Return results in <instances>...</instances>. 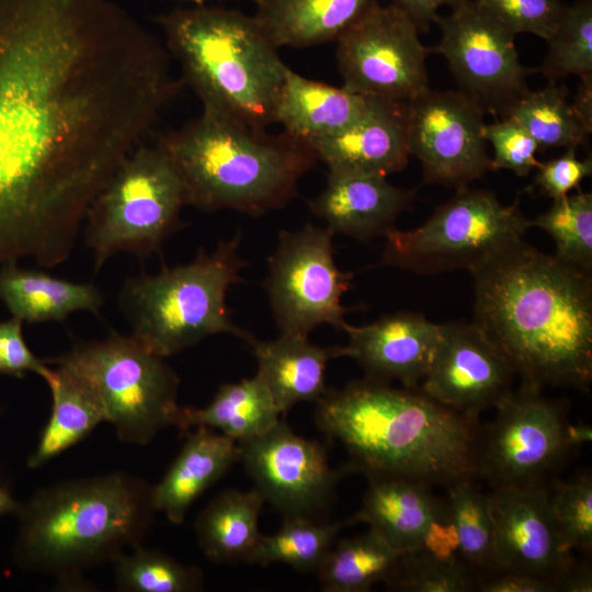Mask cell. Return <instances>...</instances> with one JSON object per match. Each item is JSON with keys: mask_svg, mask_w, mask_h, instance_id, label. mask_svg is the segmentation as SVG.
<instances>
[{"mask_svg": "<svg viewBox=\"0 0 592 592\" xmlns=\"http://www.w3.org/2000/svg\"><path fill=\"white\" fill-rule=\"evenodd\" d=\"M111 0H0V265L54 267L183 82Z\"/></svg>", "mask_w": 592, "mask_h": 592, "instance_id": "cell-1", "label": "cell"}, {"mask_svg": "<svg viewBox=\"0 0 592 592\" xmlns=\"http://www.w3.org/2000/svg\"><path fill=\"white\" fill-rule=\"evenodd\" d=\"M474 323L497 345L521 387L592 382V270L515 240L469 270Z\"/></svg>", "mask_w": 592, "mask_h": 592, "instance_id": "cell-2", "label": "cell"}, {"mask_svg": "<svg viewBox=\"0 0 592 592\" xmlns=\"http://www.w3.org/2000/svg\"><path fill=\"white\" fill-rule=\"evenodd\" d=\"M315 423L348 452L350 473L399 476L444 489L478 478L481 424L420 388L363 378L316 402Z\"/></svg>", "mask_w": 592, "mask_h": 592, "instance_id": "cell-3", "label": "cell"}, {"mask_svg": "<svg viewBox=\"0 0 592 592\" xmlns=\"http://www.w3.org/2000/svg\"><path fill=\"white\" fill-rule=\"evenodd\" d=\"M156 512L152 485L123 471L47 486L21 503L15 563L91 591L84 572L141 545Z\"/></svg>", "mask_w": 592, "mask_h": 592, "instance_id": "cell-4", "label": "cell"}, {"mask_svg": "<svg viewBox=\"0 0 592 592\" xmlns=\"http://www.w3.org/2000/svg\"><path fill=\"white\" fill-rule=\"evenodd\" d=\"M179 174L186 205L262 215L282 207L318 161L310 145L203 111L156 145Z\"/></svg>", "mask_w": 592, "mask_h": 592, "instance_id": "cell-5", "label": "cell"}, {"mask_svg": "<svg viewBox=\"0 0 592 592\" xmlns=\"http://www.w3.org/2000/svg\"><path fill=\"white\" fill-rule=\"evenodd\" d=\"M183 82L203 111L265 129L275 123L288 67L254 16L240 12L178 9L159 19Z\"/></svg>", "mask_w": 592, "mask_h": 592, "instance_id": "cell-6", "label": "cell"}, {"mask_svg": "<svg viewBox=\"0 0 592 592\" xmlns=\"http://www.w3.org/2000/svg\"><path fill=\"white\" fill-rule=\"evenodd\" d=\"M239 241L237 235L186 264L128 277L118 305L130 335L164 358L213 334H231L249 343L253 337L234 323L226 305L227 292L241 280L244 265Z\"/></svg>", "mask_w": 592, "mask_h": 592, "instance_id": "cell-7", "label": "cell"}, {"mask_svg": "<svg viewBox=\"0 0 592 592\" xmlns=\"http://www.w3.org/2000/svg\"><path fill=\"white\" fill-rule=\"evenodd\" d=\"M46 362L92 396L122 442L146 445L174 423L180 377L130 334L81 341Z\"/></svg>", "mask_w": 592, "mask_h": 592, "instance_id": "cell-8", "label": "cell"}, {"mask_svg": "<svg viewBox=\"0 0 592 592\" xmlns=\"http://www.w3.org/2000/svg\"><path fill=\"white\" fill-rule=\"evenodd\" d=\"M185 205L182 181L167 156L157 146H137L88 210L84 237L94 271L121 252H157Z\"/></svg>", "mask_w": 592, "mask_h": 592, "instance_id": "cell-9", "label": "cell"}, {"mask_svg": "<svg viewBox=\"0 0 592 592\" xmlns=\"http://www.w3.org/2000/svg\"><path fill=\"white\" fill-rule=\"evenodd\" d=\"M481 425L478 478L492 489L548 487L571 453L591 441V428L572 424L568 405L520 387Z\"/></svg>", "mask_w": 592, "mask_h": 592, "instance_id": "cell-10", "label": "cell"}, {"mask_svg": "<svg viewBox=\"0 0 592 592\" xmlns=\"http://www.w3.org/2000/svg\"><path fill=\"white\" fill-rule=\"evenodd\" d=\"M532 227L519 201L502 204L487 190L464 187L420 227L386 234L380 265L419 274L470 270Z\"/></svg>", "mask_w": 592, "mask_h": 592, "instance_id": "cell-11", "label": "cell"}, {"mask_svg": "<svg viewBox=\"0 0 592 592\" xmlns=\"http://www.w3.org/2000/svg\"><path fill=\"white\" fill-rule=\"evenodd\" d=\"M333 236L310 224L280 234L264 286L281 333L308 335L325 323L342 331L346 326L341 299L352 274L334 262Z\"/></svg>", "mask_w": 592, "mask_h": 592, "instance_id": "cell-12", "label": "cell"}, {"mask_svg": "<svg viewBox=\"0 0 592 592\" xmlns=\"http://www.w3.org/2000/svg\"><path fill=\"white\" fill-rule=\"evenodd\" d=\"M414 22L392 3H377L337 41L345 89L408 102L430 89L425 47Z\"/></svg>", "mask_w": 592, "mask_h": 592, "instance_id": "cell-13", "label": "cell"}, {"mask_svg": "<svg viewBox=\"0 0 592 592\" xmlns=\"http://www.w3.org/2000/svg\"><path fill=\"white\" fill-rule=\"evenodd\" d=\"M451 8L435 19L441 41L430 52L444 57L462 93L485 113L503 117L528 90L534 70L520 62L515 35L506 27L468 0Z\"/></svg>", "mask_w": 592, "mask_h": 592, "instance_id": "cell-14", "label": "cell"}, {"mask_svg": "<svg viewBox=\"0 0 592 592\" xmlns=\"http://www.w3.org/2000/svg\"><path fill=\"white\" fill-rule=\"evenodd\" d=\"M483 114L460 91L430 88L406 102L409 151L426 183L460 190L489 170Z\"/></svg>", "mask_w": 592, "mask_h": 592, "instance_id": "cell-15", "label": "cell"}, {"mask_svg": "<svg viewBox=\"0 0 592 592\" xmlns=\"http://www.w3.org/2000/svg\"><path fill=\"white\" fill-rule=\"evenodd\" d=\"M237 444L239 462L255 489L284 517L317 519L333 501L341 478L350 473L346 466L333 469L323 444L294 433L282 420Z\"/></svg>", "mask_w": 592, "mask_h": 592, "instance_id": "cell-16", "label": "cell"}, {"mask_svg": "<svg viewBox=\"0 0 592 592\" xmlns=\"http://www.w3.org/2000/svg\"><path fill=\"white\" fill-rule=\"evenodd\" d=\"M515 376L497 345L473 322L441 325V338L420 389L440 403L479 418L512 390Z\"/></svg>", "mask_w": 592, "mask_h": 592, "instance_id": "cell-17", "label": "cell"}, {"mask_svg": "<svg viewBox=\"0 0 592 592\" xmlns=\"http://www.w3.org/2000/svg\"><path fill=\"white\" fill-rule=\"evenodd\" d=\"M488 494L494 525V574H526L556 585L576 559L556 526L548 487L492 489Z\"/></svg>", "mask_w": 592, "mask_h": 592, "instance_id": "cell-18", "label": "cell"}, {"mask_svg": "<svg viewBox=\"0 0 592 592\" xmlns=\"http://www.w3.org/2000/svg\"><path fill=\"white\" fill-rule=\"evenodd\" d=\"M350 357L367 378L419 388L426 376L441 338V325L422 314L396 312L365 325L346 323Z\"/></svg>", "mask_w": 592, "mask_h": 592, "instance_id": "cell-19", "label": "cell"}, {"mask_svg": "<svg viewBox=\"0 0 592 592\" xmlns=\"http://www.w3.org/2000/svg\"><path fill=\"white\" fill-rule=\"evenodd\" d=\"M329 172L387 177L410 156L406 102L374 98L366 114L345 130L307 141Z\"/></svg>", "mask_w": 592, "mask_h": 592, "instance_id": "cell-20", "label": "cell"}, {"mask_svg": "<svg viewBox=\"0 0 592 592\" xmlns=\"http://www.w3.org/2000/svg\"><path fill=\"white\" fill-rule=\"evenodd\" d=\"M412 201V191L390 184L386 177L328 171L326 187L309 201V208L333 234L369 240L386 236Z\"/></svg>", "mask_w": 592, "mask_h": 592, "instance_id": "cell-21", "label": "cell"}, {"mask_svg": "<svg viewBox=\"0 0 592 592\" xmlns=\"http://www.w3.org/2000/svg\"><path fill=\"white\" fill-rule=\"evenodd\" d=\"M257 375L267 387L282 414L300 402H317L327 392L328 362L350 356L348 346H320L308 335L281 333L275 340L249 342Z\"/></svg>", "mask_w": 592, "mask_h": 592, "instance_id": "cell-22", "label": "cell"}, {"mask_svg": "<svg viewBox=\"0 0 592 592\" xmlns=\"http://www.w3.org/2000/svg\"><path fill=\"white\" fill-rule=\"evenodd\" d=\"M367 480L354 523H367L401 554L420 548L430 523L445 512V500L434 496L433 487L410 478L372 476Z\"/></svg>", "mask_w": 592, "mask_h": 592, "instance_id": "cell-23", "label": "cell"}, {"mask_svg": "<svg viewBox=\"0 0 592 592\" xmlns=\"http://www.w3.org/2000/svg\"><path fill=\"white\" fill-rule=\"evenodd\" d=\"M239 462L236 441L206 426L189 433L162 479L152 485L157 512L180 525L193 502Z\"/></svg>", "mask_w": 592, "mask_h": 592, "instance_id": "cell-24", "label": "cell"}, {"mask_svg": "<svg viewBox=\"0 0 592 592\" xmlns=\"http://www.w3.org/2000/svg\"><path fill=\"white\" fill-rule=\"evenodd\" d=\"M374 98L310 80L287 69L275 123L306 141L339 134L369 110Z\"/></svg>", "mask_w": 592, "mask_h": 592, "instance_id": "cell-25", "label": "cell"}, {"mask_svg": "<svg viewBox=\"0 0 592 592\" xmlns=\"http://www.w3.org/2000/svg\"><path fill=\"white\" fill-rule=\"evenodd\" d=\"M254 19L271 43L305 48L333 41L379 0H253Z\"/></svg>", "mask_w": 592, "mask_h": 592, "instance_id": "cell-26", "label": "cell"}, {"mask_svg": "<svg viewBox=\"0 0 592 592\" xmlns=\"http://www.w3.org/2000/svg\"><path fill=\"white\" fill-rule=\"evenodd\" d=\"M0 300L11 317L23 323L60 322L76 311L98 316L104 304L102 293L93 284L25 269L19 261L0 265Z\"/></svg>", "mask_w": 592, "mask_h": 592, "instance_id": "cell-27", "label": "cell"}, {"mask_svg": "<svg viewBox=\"0 0 592 592\" xmlns=\"http://www.w3.org/2000/svg\"><path fill=\"white\" fill-rule=\"evenodd\" d=\"M281 414L267 387L255 375L221 385L204 408L180 406L173 426L180 432L206 426L239 442L267 432L281 421Z\"/></svg>", "mask_w": 592, "mask_h": 592, "instance_id": "cell-28", "label": "cell"}, {"mask_svg": "<svg viewBox=\"0 0 592 592\" xmlns=\"http://www.w3.org/2000/svg\"><path fill=\"white\" fill-rule=\"evenodd\" d=\"M254 488L225 490L197 515V544L206 558L217 563L248 562L261 533L259 515L264 504Z\"/></svg>", "mask_w": 592, "mask_h": 592, "instance_id": "cell-29", "label": "cell"}, {"mask_svg": "<svg viewBox=\"0 0 592 592\" xmlns=\"http://www.w3.org/2000/svg\"><path fill=\"white\" fill-rule=\"evenodd\" d=\"M39 376L50 390L52 412L36 448L27 458L30 468H38L59 456L105 422L99 403L64 371L46 366Z\"/></svg>", "mask_w": 592, "mask_h": 592, "instance_id": "cell-30", "label": "cell"}, {"mask_svg": "<svg viewBox=\"0 0 592 592\" xmlns=\"http://www.w3.org/2000/svg\"><path fill=\"white\" fill-rule=\"evenodd\" d=\"M400 555L369 528L335 542L316 573L326 592H365L377 582L385 583Z\"/></svg>", "mask_w": 592, "mask_h": 592, "instance_id": "cell-31", "label": "cell"}, {"mask_svg": "<svg viewBox=\"0 0 592 592\" xmlns=\"http://www.w3.org/2000/svg\"><path fill=\"white\" fill-rule=\"evenodd\" d=\"M503 117L520 124L536 141L539 150L578 149L591 135L573 111L567 88L557 83H548L538 90L528 89Z\"/></svg>", "mask_w": 592, "mask_h": 592, "instance_id": "cell-32", "label": "cell"}, {"mask_svg": "<svg viewBox=\"0 0 592 592\" xmlns=\"http://www.w3.org/2000/svg\"><path fill=\"white\" fill-rule=\"evenodd\" d=\"M353 519L328 523L306 516L284 517L281 528L272 535H261L248 562L259 566L285 563L301 572H316L342 528Z\"/></svg>", "mask_w": 592, "mask_h": 592, "instance_id": "cell-33", "label": "cell"}, {"mask_svg": "<svg viewBox=\"0 0 592 592\" xmlns=\"http://www.w3.org/2000/svg\"><path fill=\"white\" fill-rule=\"evenodd\" d=\"M445 490L446 510L459 538V559L480 582L496 573L489 494L483 493L475 480H462Z\"/></svg>", "mask_w": 592, "mask_h": 592, "instance_id": "cell-34", "label": "cell"}, {"mask_svg": "<svg viewBox=\"0 0 592 592\" xmlns=\"http://www.w3.org/2000/svg\"><path fill=\"white\" fill-rule=\"evenodd\" d=\"M115 583L123 592H198L204 576L196 566L183 565L173 557L138 545L114 561Z\"/></svg>", "mask_w": 592, "mask_h": 592, "instance_id": "cell-35", "label": "cell"}, {"mask_svg": "<svg viewBox=\"0 0 592 592\" xmlns=\"http://www.w3.org/2000/svg\"><path fill=\"white\" fill-rule=\"evenodd\" d=\"M548 52L539 71L548 83L569 76L592 73V0H577L547 41Z\"/></svg>", "mask_w": 592, "mask_h": 592, "instance_id": "cell-36", "label": "cell"}, {"mask_svg": "<svg viewBox=\"0 0 592 592\" xmlns=\"http://www.w3.org/2000/svg\"><path fill=\"white\" fill-rule=\"evenodd\" d=\"M556 242V257L592 270V193L555 198L551 207L531 220Z\"/></svg>", "mask_w": 592, "mask_h": 592, "instance_id": "cell-37", "label": "cell"}, {"mask_svg": "<svg viewBox=\"0 0 592 592\" xmlns=\"http://www.w3.org/2000/svg\"><path fill=\"white\" fill-rule=\"evenodd\" d=\"M479 580L462 561L439 560L418 548L400 555L386 587L403 592H470Z\"/></svg>", "mask_w": 592, "mask_h": 592, "instance_id": "cell-38", "label": "cell"}, {"mask_svg": "<svg viewBox=\"0 0 592 592\" xmlns=\"http://www.w3.org/2000/svg\"><path fill=\"white\" fill-rule=\"evenodd\" d=\"M549 504L556 526L571 550L592 553V477L590 473L571 480L556 478L548 486Z\"/></svg>", "mask_w": 592, "mask_h": 592, "instance_id": "cell-39", "label": "cell"}, {"mask_svg": "<svg viewBox=\"0 0 592 592\" xmlns=\"http://www.w3.org/2000/svg\"><path fill=\"white\" fill-rule=\"evenodd\" d=\"M512 34L530 33L548 41L567 4L561 0H468Z\"/></svg>", "mask_w": 592, "mask_h": 592, "instance_id": "cell-40", "label": "cell"}, {"mask_svg": "<svg viewBox=\"0 0 592 592\" xmlns=\"http://www.w3.org/2000/svg\"><path fill=\"white\" fill-rule=\"evenodd\" d=\"M485 138L493 148L489 170H511L519 177H526L537 168L539 150L536 141L514 119L501 117L492 124H486Z\"/></svg>", "mask_w": 592, "mask_h": 592, "instance_id": "cell-41", "label": "cell"}, {"mask_svg": "<svg viewBox=\"0 0 592 592\" xmlns=\"http://www.w3.org/2000/svg\"><path fill=\"white\" fill-rule=\"evenodd\" d=\"M576 152L577 148H567L563 155L540 162L536 168L534 185L553 200L579 189L581 182L592 173V159H579Z\"/></svg>", "mask_w": 592, "mask_h": 592, "instance_id": "cell-42", "label": "cell"}, {"mask_svg": "<svg viewBox=\"0 0 592 592\" xmlns=\"http://www.w3.org/2000/svg\"><path fill=\"white\" fill-rule=\"evenodd\" d=\"M22 327L14 317L0 320V375L23 378L30 372L39 375L47 366L26 344Z\"/></svg>", "mask_w": 592, "mask_h": 592, "instance_id": "cell-43", "label": "cell"}, {"mask_svg": "<svg viewBox=\"0 0 592 592\" xmlns=\"http://www.w3.org/2000/svg\"><path fill=\"white\" fill-rule=\"evenodd\" d=\"M420 548L442 561H460L458 534L447 510L430 523Z\"/></svg>", "mask_w": 592, "mask_h": 592, "instance_id": "cell-44", "label": "cell"}, {"mask_svg": "<svg viewBox=\"0 0 592 592\" xmlns=\"http://www.w3.org/2000/svg\"><path fill=\"white\" fill-rule=\"evenodd\" d=\"M477 591L480 592H557L549 580L520 573H497L481 580Z\"/></svg>", "mask_w": 592, "mask_h": 592, "instance_id": "cell-45", "label": "cell"}, {"mask_svg": "<svg viewBox=\"0 0 592 592\" xmlns=\"http://www.w3.org/2000/svg\"><path fill=\"white\" fill-rule=\"evenodd\" d=\"M417 25L419 32H426L444 5H454L459 0H391Z\"/></svg>", "mask_w": 592, "mask_h": 592, "instance_id": "cell-46", "label": "cell"}, {"mask_svg": "<svg viewBox=\"0 0 592 592\" xmlns=\"http://www.w3.org/2000/svg\"><path fill=\"white\" fill-rule=\"evenodd\" d=\"M557 591L561 592H591L592 571L588 562L577 561L558 579Z\"/></svg>", "mask_w": 592, "mask_h": 592, "instance_id": "cell-47", "label": "cell"}, {"mask_svg": "<svg viewBox=\"0 0 592 592\" xmlns=\"http://www.w3.org/2000/svg\"><path fill=\"white\" fill-rule=\"evenodd\" d=\"M580 83L571 102L573 111L584 125L587 130L592 133V73L579 77Z\"/></svg>", "mask_w": 592, "mask_h": 592, "instance_id": "cell-48", "label": "cell"}, {"mask_svg": "<svg viewBox=\"0 0 592 592\" xmlns=\"http://www.w3.org/2000/svg\"><path fill=\"white\" fill-rule=\"evenodd\" d=\"M21 508V503L18 502L10 490L0 482V516L5 514L16 515Z\"/></svg>", "mask_w": 592, "mask_h": 592, "instance_id": "cell-49", "label": "cell"}, {"mask_svg": "<svg viewBox=\"0 0 592 592\" xmlns=\"http://www.w3.org/2000/svg\"><path fill=\"white\" fill-rule=\"evenodd\" d=\"M190 1H193V2H195V3H197V4L201 5V4H203V2H204L205 0H190Z\"/></svg>", "mask_w": 592, "mask_h": 592, "instance_id": "cell-50", "label": "cell"}, {"mask_svg": "<svg viewBox=\"0 0 592 592\" xmlns=\"http://www.w3.org/2000/svg\"><path fill=\"white\" fill-rule=\"evenodd\" d=\"M2 409L0 408V413H1Z\"/></svg>", "mask_w": 592, "mask_h": 592, "instance_id": "cell-51", "label": "cell"}]
</instances>
